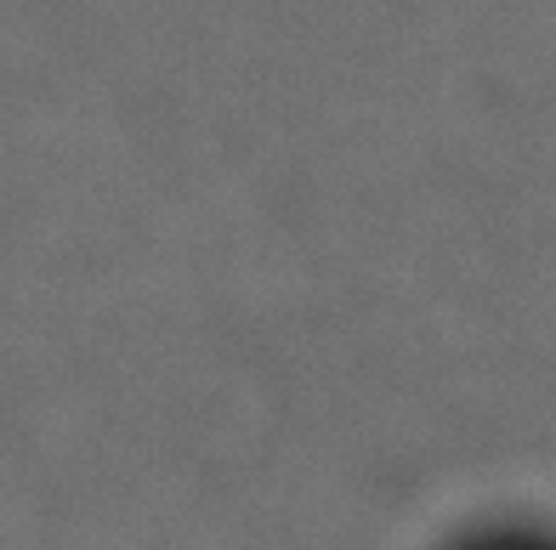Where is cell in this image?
Masks as SVG:
<instances>
[{
    "label": "cell",
    "instance_id": "6da1fadb",
    "mask_svg": "<svg viewBox=\"0 0 556 550\" xmlns=\"http://www.w3.org/2000/svg\"><path fill=\"white\" fill-rule=\"evenodd\" d=\"M460 550H556V545L540 539V534H483V539H471Z\"/></svg>",
    "mask_w": 556,
    "mask_h": 550
}]
</instances>
